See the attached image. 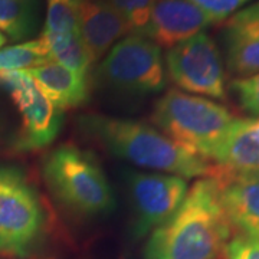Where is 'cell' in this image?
Instances as JSON below:
<instances>
[{
	"mask_svg": "<svg viewBox=\"0 0 259 259\" xmlns=\"http://www.w3.org/2000/svg\"><path fill=\"white\" fill-rule=\"evenodd\" d=\"M232 226L219 200L216 180L194 183L146 245V259H218L231 239Z\"/></svg>",
	"mask_w": 259,
	"mask_h": 259,
	"instance_id": "1",
	"label": "cell"
},
{
	"mask_svg": "<svg viewBox=\"0 0 259 259\" xmlns=\"http://www.w3.org/2000/svg\"><path fill=\"white\" fill-rule=\"evenodd\" d=\"M81 125L112 154L134 166L183 179L210 176L212 173L209 160L180 147L146 122L87 115L81 120Z\"/></svg>",
	"mask_w": 259,
	"mask_h": 259,
	"instance_id": "2",
	"label": "cell"
},
{
	"mask_svg": "<svg viewBox=\"0 0 259 259\" xmlns=\"http://www.w3.org/2000/svg\"><path fill=\"white\" fill-rule=\"evenodd\" d=\"M235 120L221 104L179 90L163 95L153 112V121L163 134L206 160H213Z\"/></svg>",
	"mask_w": 259,
	"mask_h": 259,
	"instance_id": "3",
	"label": "cell"
},
{
	"mask_svg": "<svg viewBox=\"0 0 259 259\" xmlns=\"http://www.w3.org/2000/svg\"><path fill=\"white\" fill-rule=\"evenodd\" d=\"M44 176L52 193L69 209L85 216L111 212L114 194L95 158L65 144L48 154Z\"/></svg>",
	"mask_w": 259,
	"mask_h": 259,
	"instance_id": "4",
	"label": "cell"
},
{
	"mask_svg": "<svg viewBox=\"0 0 259 259\" xmlns=\"http://www.w3.org/2000/svg\"><path fill=\"white\" fill-rule=\"evenodd\" d=\"M44 209L25 176L0 167V253L26 256L42 236Z\"/></svg>",
	"mask_w": 259,
	"mask_h": 259,
	"instance_id": "5",
	"label": "cell"
},
{
	"mask_svg": "<svg viewBox=\"0 0 259 259\" xmlns=\"http://www.w3.org/2000/svg\"><path fill=\"white\" fill-rule=\"evenodd\" d=\"M98 78L122 93H160L166 87L161 48L143 35L130 33L102 58Z\"/></svg>",
	"mask_w": 259,
	"mask_h": 259,
	"instance_id": "6",
	"label": "cell"
},
{
	"mask_svg": "<svg viewBox=\"0 0 259 259\" xmlns=\"http://www.w3.org/2000/svg\"><path fill=\"white\" fill-rule=\"evenodd\" d=\"M166 66L170 79L185 93L212 100L226 98L222 54L206 32L168 49Z\"/></svg>",
	"mask_w": 259,
	"mask_h": 259,
	"instance_id": "7",
	"label": "cell"
},
{
	"mask_svg": "<svg viewBox=\"0 0 259 259\" xmlns=\"http://www.w3.org/2000/svg\"><path fill=\"white\" fill-rule=\"evenodd\" d=\"M0 83L8 90L22 115V150H37L49 146L59 134L64 110L56 107L44 90L25 71L0 74Z\"/></svg>",
	"mask_w": 259,
	"mask_h": 259,
	"instance_id": "8",
	"label": "cell"
},
{
	"mask_svg": "<svg viewBox=\"0 0 259 259\" xmlns=\"http://www.w3.org/2000/svg\"><path fill=\"white\" fill-rule=\"evenodd\" d=\"M128 189L136 212V233L144 236L176 212L187 194L186 179L163 173H130Z\"/></svg>",
	"mask_w": 259,
	"mask_h": 259,
	"instance_id": "9",
	"label": "cell"
},
{
	"mask_svg": "<svg viewBox=\"0 0 259 259\" xmlns=\"http://www.w3.org/2000/svg\"><path fill=\"white\" fill-rule=\"evenodd\" d=\"M219 200L232 228L259 239V170L213 166Z\"/></svg>",
	"mask_w": 259,
	"mask_h": 259,
	"instance_id": "10",
	"label": "cell"
},
{
	"mask_svg": "<svg viewBox=\"0 0 259 259\" xmlns=\"http://www.w3.org/2000/svg\"><path fill=\"white\" fill-rule=\"evenodd\" d=\"M225 62L235 78L259 72V0L232 15L221 32Z\"/></svg>",
	"mask_w": 259,
	"mask_h": 259,
	"instance_id": "11",
	"label": "cell"
},
{
	"mask_svg": "<svg viewBox=\"0 0 259 259\" xmlns=\"http://www.w3.org/2000/svg\"><path fill=\"white\" fill-rule=\"evenodd\" d=\"M212 25L210 19L189 0H156L141 35L157 47L171 49Z\"/></svg>",
	"mask_w": 259,
	"mask_h": 259,
	"instance_id": "12",
	"label": "cell"
},
{
	"mask_svg": "<svg viewBox=\"0 0 259 259\" xmlns=\"http://www.w3.org/2000/svg\"><path fill=\"white\" fill-rule=\"evenodd\" d=\"M78 30L93 62L102 59L118 40L131 33L128 23L107 0L81 2Z\"/></svg>",
	"mask_w": 259,
	"mask_h": 259,
	"instance_id": "13",
	"label": "cell"
},
{
	"mask_svg": "<svg viewBox=\"0 0 259 259\" xmlns=\"http://www.w3.org/2000/svg\"><path fill=\"white\" fill-rule=\"evenodd\" d=\"M44 90V93L61 110L79 107L88 100L87 76L68 69L58 62H48L25 71Z\"/></svg>",
	"mask_w": 259,
	"mask_h": 259,
	"instance_id": "14",
	"label": "cell"
},
{
	"mask_svg": "<svg viewBox=\"0 0 259 259\" xmlns=\"http://www.w3.org/2000/svg\"><path fill=\"white\" fill-rule=\"evenodd\" d=\"M213 160L235 170H259V117L236 118Z\"/></svg>",
	"mask_w": 259,
	"mask_h": 259,
	"instance_id": "15",
	"label": "cell"
},
{
	"mask_svg": "<svg viewBox=\"0 0 259 259\" xmlns=\"http://www.w3.org/2000/svg\"><path fill=\"white\" fill-rule=\"evenodd\" d=\"M39 0H0V32L12 40H23L37 30Z\"/></svg>",
	"mask_w": 259,
	"mask_h": 259,
	"instance_id": "16",
	"label": "cell"
},
{
	"mask_svg": "<svg viewBox=\"0 0 259 259\" xmlns=\"http://www.w3.org/2000/svg\"><path fill=\"white\" fill-rule=\"evenodd\" d=\"M82 0H48L40 39H59L78 35V10Z\"/></svg>",
	"mask_w": 259,
	"mask_h": 259,
	"instance_id": "17",
	"label": "cell"
},
{
	"mask_svg": "<svg viewBox=\"0 0 259 259\" xmlns=\"http://www.w3.org/2000/svg\"><path fill=\"white\" fill-rule=\"evenodd\" d=\"M51 61V55L40 39L20 42L0 49V74L28 71Z\"/></svg>",
	"mask_w": 259,
	"mask_h": 259,
	"instance_id": "18",
	"label": "cell"
},
{
	"mask_svg": "<svg viewBox=\"0 0 259 259\" xmlns=\"http://www.w3.org/2000/svg\"><path fill=\"white\" fill-rule=\"evenodd\" d=\"M128 23L131 33L141 35L147 26L156 0H107Z\"/></svg>",
	"mask_w": 259,
	"mask_h": 259,
	"instance_id": "19",
	"label": "cell"
},
{
	"mask_svg": "<svg viewBox=\"0 0 259 259\" xmlns=\"http://www.w3.org/2000/svg\"><path fill=\"white\" fill-rule=\"evenodd\" d=\"M231 90L243 111L252 115V118L259 117V72L246 78H235Z\"/></svg>",
	"mask_w": 259,
	"mask_h": 259,
	"instance_id": "20",
	"label": "cell"
},
{
	"mask_svg": "<svg viewBox=\"0 0 259 259\" xmlns=\"http://www.w3.org/2000/svg\"><path fill=\"white\" fill-rule=\"evenodd\" d=\"M210 19L213 25L222 23L232 15L248 6L252 0H189Z\"/></svg>",
	"mask_w": 259,
	"mask_h": 259,
	"instance_id": "21",
	"label": "cell"
},
{
	"mask_svg": "<svg viewBox=\"0 0 259 259\" xmlns=\"http://www.w3.org/2000/svg\"><path fill=\"white\" fill-rule=\"evenodd\" d=\"M226 259H259V239L238 233L226 243Z\"/></svg>",
	"mask_w": 259,
	"mask_h": 259,
	"instance_id": "22",
	"label": "cell"
},
{
	"mask_svg": "<svg viewBox=\"0 0 259 259\" xmlns=\"http://www.w3.org/2000/svg\"><path fill=\"white\" fill-rule=\"evenodd\" d=\"M5 44H6V36L0 32V49H2V47H3Z\"/></svg>",
	"mask_w": 259,
	"mask_h": 259,
	"instance_id": "23",
	"label": "cell"
}]
</instances>
